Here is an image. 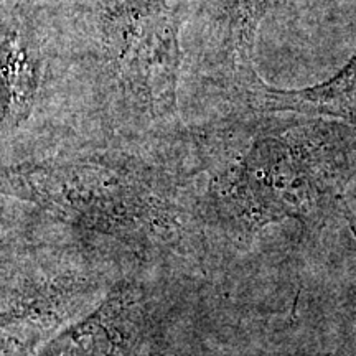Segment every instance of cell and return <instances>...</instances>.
Returning <instances> with one entry per match:
<instances>
[{"instance_id": "1", "label": "cell", "mask_w": 356, "mask_h": 356, "mask_svg": "<svg viewBox=\"0 0 356 356\" xmlns=\"http://www.w3.org/2000/svg\"><path fill=\"white\" fill-rule=\"evenodd\" d=\"M275 115L228 111L190 132L207 175L200 215L241 238L289 218L314 225L332 208H346L351 159L341 127Z\"/></svg>"}, {"instance_id": "2", "label": "cell", "mask_w": 356, "mask_h": 356, "mask_svg": "<svg viewBox=\"0 0 356 356\" xmlns=\"http://www.w3.org/2000/svg\"><path fill=\"white\" fill-rule=\"evenodd\" d=\"M63 55L71 104L106 131L175 136L181 32L170 0H43Z\"/></svg>"}, {"instance_id": "3", "label": "cell", "mask_w": 356, "mask_h": 356, "mask_svg": "<svg viewBox=\"0 0 356 356\" xmlns=\"http://www.w3.org/2000/svg\"><path fill=\"white\" fill-rule=\"evenodd\" d=\"M3 195L134 246H168L197 228L198 200L185 184L122 150L61 154L3 167Z\"/></svg>"}, {"instance_id": "4", "label": "cell", "mask_w": 356, "mask_h": 356, "mask_svg": "<svg viewBox=\"0 0 356 356\" xmlns=\"http://www.w3.org/2000/svg\"><path fill=\"white\" fill-rule=\"evenodd\" d=\"M71 104L68 70L43 0H2V140Z\"/></svg>"}, {"instance_id": "5", "label": "cell", "mask_w": 356, "mask_h": 356, "mask_svg": "<svg viewBox=\"0 0 356 356\" xmlns=\"http://www.w3.org/2000/svg\"><path fill=\"white\" fill-rule=\"evenodd\" d=\"M95 286L76 270H15L3 280L2 356H26L79 314Z\"/></svg>"}, {"instance_id": "6", "label": "cell", "mask_w": 356, "mask_h": 356, "mask_svg": "<svg viewBox=\"0 0 356 356\" xmlns=\"http://www.w3.org/2000/svg\"><path fill=\"white\" fill-rule=\"evenodd\" d=\"M142 320L139 299L124 287L37 356H136L142 341Z\"/></svg>"}, {"instance_id": "7", "label": "cell", "mask_w": 356, "mask_h": 356, "mask_svg": "<svg viewBox=\"0 0 356 356\" xmlns=\"http://www.w3.org/2000/svg\"><path fill=\"white\" fill-rule=\"evenodd\" d=\"M246 111L335 118L356 124V53L328 81L304 89H275L264 83Z\"/></svg>"}]
</instances>
